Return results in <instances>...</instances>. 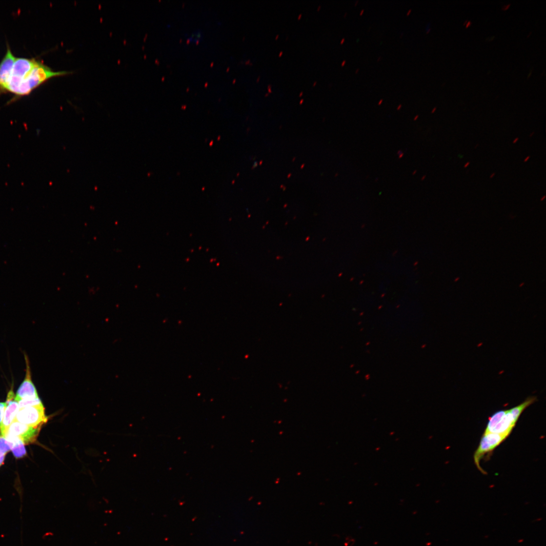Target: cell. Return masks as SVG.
Instances as JSON below:
<instances>
[{"instance_id":"1","label":"cell","mask_w":546,"mask_h":546,"mask_svg":"<svg viewBox=\"0 0 546 546\" xmlns=\"http://www.w3.org/2000/svg\"><path fill=\"white\" fill-rule=\"evenodd\" d=\"M69 74L53 71L34 59L16 58L8 46L0 63V94L8 92L18 97L27 95L49 79Z\"/></svg>"},{"instance_id":"2","label":"cell","mask_w":546,"mask_h":546,"mask_svg":"<svg viewBox=\"0 0 546 546\" xmlns=\"http://www.w3.org/2000/svg\"><path fill=\"white\" fill-rule=\"evenodd\" d=\"M517 421L511 409L498 411L489 418L484 434L493 433L508 437Z\"/></svg>"},{"instance_id":"3","label":"cell","mask_w":546,"mask_h":546,"mask_svg":"<svg viewBox=\"0 0 546 546\" xmlns=\"http://www.w3.org/2000/svg\"><path fill=\"white\" fill-rule=\"evenodd\" d=\"M14 421L33 427H39L47 422L48 417L45 414L44 406L41 404L20 409Z\"/></svg>"},{"instance_id":"4","label":"cell","mask_w":546,"mask_h":546,"mask_svg":"<svg viewBox=\"0 0 546 546\" xmlns=\"http://www.w3.org/2000/svg\"><path fill=\"white\" fill-rule=\"evenodd\" d=\"M507 437L499 434L488 433L484 434L480 445L474 455V460L476 465L482 472L485 473L481 467L480 461L485 454L493 451Z\"/></svg>"},{"instance_id":"5","label":"cell","mask_w":546,"mask_h":546,"mask_svg":"<svg viewBox=\"0 0 546 546\" xmlns=\"http://www.w3.org/2000/svg\"><path fill=\"white\" fill-rule=\"evenodd\" d=\"M41 426L33 427L13 421L8 428L4 437H16L20 439L24 445H29L36 441Z\"/></svg>"},{"instance_id":"6","label":"cell","mask_w":546,"mask_h":546,"mask_svg":"<svg viewBox=\"0 0 546 546\" xmlns=\"http://www.w3.org/2000/svg\"><path fill=\"white\" fill-rule=\"evenodd\" d=\"M26 370L24 379L20 386L16 395V400L19 402L22 400L36 399L39 397L37 389L33 382L30 361L26 354H24Z\"/></svg>"},{"instance_id":"7","label":"cell","mask_w":546,"mask_h":546,"mask_svg":"<svg viewBox=\"0 0 546 546\" xmlns=\"http://www.w3.org/2000/svg\"><path fill=\"white\" fill-rule=\"evenodd\" d=\"M15 398L16 395L14 393L13 387H12L7 395L6 401L5 402L6 407L3 421L0 425V435L3 437L20 409L19 402L16 400Z\"/></svg>"},{"instance_id":"8","label":"cell","mask_w":546,"mask_h":546,"mask_svg":"<svg viewBox=\"0 0 546 546\" xmlns=\"http://www.w3.org/2000/svg\"><path fill=\"white\" fill-rule=\"evenodd\" d=\"M4 438L11 443V450L16 458H21L26 455L24 444L20 439L11 436H5Z\"/></svg>"},{"instance_id":"9","label":"cell","mask_w":546,"mask_h":546,"mask_svg":"<svg viewBox=\"0 0 546 546\" xmlns=\"http://www.w3.org/2000/svg\"><path fill=\"white\" fill-rule=\"evenodd\" d=\"M20 408L32 407L43 404L39 398L33 399L22 400L19 402Z\"/></svg>"},{"instance_id":"10","label":"cell","mask_w":546,"mask_h":546,"mask_svg":"<svg viewBox=\"0 0 546 546\" xmlns=\"http://www.w3.org/2000/svg\"><path fill=\"white\" fill-rule=\"evenodd\" d=\"M11 450V443L0 435V451L7 454Z\"/></svg>"},{"instance_id":"11","label":"cell","mask_w":546,"mask_h":546,"mask_svg":"<svg viewBox=\"0 0 546 546\" xmlns=\"http://www.w3.org/2000/svg\"><path fill=\"white\" fill-rule=\"evenodd\" d=\"M202 33L200 30H196L192 32L187 38V40L190 43H195L199 42L202 39Z\"/></svg>"},{"instance_id":"12","label":"cell","mask_w":546,"mask_h":546,"mask_svg":"<svg viewBox=\"0 0 546 546\" xmlns=\"http://www.w3.org/2000/svg\"><path fill=\"white\" fill-rule=\"evenodd\" d=\"M6 407V402H0V425H1Z\"/></svg>"},{"instance_id":"13","label":"cell","mask_w":546,"mask_h":546,"mask_svg":"<svg viewBox=\"0 0 546 546\" xmlns=\"http://www.w3.org/2000/svg\"><path fill=\"white\" fill-rule=\"evenodd\" d=\"M5 455L6 454L0 451V466H1L4 463Z\"/></svg>"},{"instance_id":"14","label":"cell","mask_w":546,"mask_h":546,"mask_svg":"<svg viewBox=\"0 0 546 546\" xmlns=\"http://www.w3.org/2000/svg\"><path fill=\"white\" fill-rule=\"evenodd\" d=\"M519 139H519V137H517V138H515V139L514 140V141H513V144H515V143H517V142H519Z\"/></svg>"},{"instance_id":"15","label":"cell","mask_w":546,"mask_h":546,"mask_svg":"<svg viewBox=\"0 0 546 546\" xmlns=\"http://www.w3.org/2000/svg\"><path fill=\"white\" fill-rule=\"evenodd\" d=\"M510 6V4H508V5H505V6H503V7H502V9H503V10H506V9H507L508 8V7H509Z\"/></svg>"},{"instance_id":"16","label":"cell","mask_w":546,"mask_h":546,"mask_svg":"<svg viewBox=\"0 0 546 546\" xmlns=\"http://www.w3.org/2000/svg\"><path fill=\"white\" fill-rule=\"evenodd\" d=\"M470 164V162H466V163L465 164V166H464V167H465V168H466V167H468V166H469Z\"/></svg>"},{"instance_id":"17","label":"cell","mask_w":546,"mask_h":546,"mask_svg":"<svg viewBox=\"0 0 546 546\" xmlns=\"http://www.w3.org/2000/svg\"><path fill=\"white\" fill-rule=\"evenodd\" d=\"M403 153H404V152L402 150H399L397 152V154H398V156L401 155V154Z\"/></svg>"},{"instance_id":"18","label":"cell","mask_w":546,"mask_h":546,"mask_svg":"<svg viewBox=\"0 0 546 546\" xmlns=\"http://www.w3.org/2000/svg\"><path fill=\"white\" fill-rule=\"evenodd\" d=\"M437 109V108L436 107H435V108H433L432 109V111H431V114H433L434 113H435V112L436 111Z\"/></svg>"},{"instance_id":"19","label":"cell","mask_w":546,"mask_h":546,"mask_svg":"<svg viewBox=\"0 0 546 546\" xmlns=\"http://www.w3.org/2000/svg\"><path fill=\"white\" fill-rule=\"evenodd\" d=\"M530 156H528V157H526V159H525V160H524V162H527V161H528V160H529L530 159Z\"/></svg>"},{"instance_id":"20","label":"cell","mask_w":546,"mask_h":546,"mask_svg":"<svg viewBox=\"0 0 546 546\" xmlns=\"http://www.w3.org/2000/svg\"><path fill=\"white\" fill-rule=\"evenodd\" d=\"M495 174H496L495 173H492L491 175H490V176H489L490 179L493 178L495 177Z\"/></svg>"},{"instance_id":"21","label":"cell","mask_w":546,"mask_h":546,"mask_svg":"<svg viewBox=\"0 0 546 546\" xmlns=\"http://www.w3.org/2000/svg\"><path fill=\"white\" fill-rule=\"evenodd\" d=\"M404 153H402L401 155L399 156V159H401L404 157Z\"/></svg>"},{"instance_id":"22","label":"cell","mask_w":546,"mask_h":546,"mask_svg":"<svg viewBox=\"0 0 546 546\" xmlns=\"http://www.w3.org/2000/svg\"><path fill=\"white\" fill-rule=\"evenodd\" d=\"M419 117V115H417V116H415V117L414 118V119H413V120H414V121H417V120H418V119Z\"/></svg>"},{"instance_id":"23","label":"cell","mask_w":546,"mask_h":546,"mask_svg":"<svg viewBox=\"0 0 546 546\" xmlns=\"http://www.w3.org/2000/svg\"><path fill=\"white\" fill-rule=\"evenodd\" d=\"M383 101H384L383 100H380V101L379 102V103H378V105H381L382 104Z\"/></svg>"},{"instance_id":"24","label":"cell","mask_w":546,"mask_h":546,"mask_svg":"<svg viewBox=\"0 0 546 546\" xmlns=\"http://www.w3.org/2000/svg\"><path fill=\"white\" fill-rule=\"evenodd\" d=\"M412 11V9H410L407 13V16H409Z\"/></svg>"},{"instance_id":"25","label":"cell","mask_w":546,"mask_h":546,"mask_svg":"<svg viewBox=\"0 0 546 546\" xmlns=\"http://www.w3.org/2000/svg\"><path fill=\"white\" fill-rule=\"evenodd\" d=\"M402 104H400V105H399V106H398L397 107V110H400V109H401V108H402Z\"/></svg>"},{"instance_id":"26","label":"cell","mask_w":546,"mask_h":546,"mask_svg":"<svg viewBox=\"0 0 546 546\" xmlns=\"http://www.w3.org/2000/svg\"><path fill=\"white\" fill-rule=\"evenodd\" d=\"M471 23V22L470 21H468V23L466 25V27H468L469 25H470Z\"/></svg>"},{"instance_id":"27","label":"cell","mask_w":546,"mask_h":546,"mask_svg":"<svg viewBox=\"0 0 546 546\" xmlns=\"http://www.w3.org/2000/svg\"><path fill=\"white\" fill-rule=\"evenodd\" d=\"M426 175H424V176H423V177H422V178L421 179V180H422V181H424V180H425V178H426Z\"/></svg>"},{"instance_id":"28","label":"cell","mask_w":546,"mask_h":546,"mask_svg":"<svg viewBox=\"0 0 546 546\" xmlns=\"http://www.w3.org/2000/svg\"><path fill=\"white\" fill-rule=\"evenodd\" d=\"M534 134H535V132H532V133H531V134H530V135H529V137H532V136H533V135H534Z\"/></svg>"},{"instance_id":"29","label":"cell","mask_w":546,"mask_h":546,"mask_svg":"<svg viewBox=\"0 0 546 546\" xmlns=\"http://www.w3.org/2000/svg\"><path fill=\"white\" fill-rule=\"evenodd\" d=\"M364 12V9H362L361 10V11L360 12V16L362 15V14Z\"/></svg>"},{"instance_id":"30","label":"cell","mask_w":546,"mask_h":546,"mask_svg":"<svg viewBox=\"0 0 546 546\" xmlns=\"http://www.w3.org/2000/svg\"><path fill=\"white\" fill-rule=\"evenodd\" d=\"M417 170H415V171H414V172H413V173H412V175H415V174H416L417 173Z\"/></svg>"},{"instance_id":"31","label":"cell","mask_w":546,"mask_h":546,"mask_svg":"<svg viewBox=\"0 0 546 546\" xmlns=\"http://www.w3.org/2000/svg\"><path fill=\"white\" fill-rule=\"evenodd\" d=\"M545 198H546V197H545V196H544V197H543V198H542L541 199V201H544V200H545Z\"/></svg>"},{"instance_id":"32","label":"cell","mask_w":546,"mask_h":546,"mask_svg":"<svg viewBox=\"0 0 546 546\" xmlns=\"http://www.w3.org/2000/svg\"><path fill=\"white\" fill-rule=\"evenodd\" d=\"M381 59H382V57H380L379 58H378L377 61H380Z\"/></svg>"},{"instance_id":"33","label":"cell","mask_w":546,"mask_h":546,"mask_svg":"<svg viewBox=\"0 0 546 546\" xmlns=\"http://www.w3.org/2000/svg\"><path fill=\"white\" fill-rule=\"evenodd\" d=\"M359 68H357V69H356V74H357V73H358V72H359Z\"/></svg>"},{"instance_id":"34","label":"cell","mask_w":546,"mask_h":546,"mask_svg":"<svg viewBox=\"0 0 546 546\" xmlns=\"http://www.w3.org/2000/svg\"><path fill=\"white\" fill-rule=\"evenodd\" d=\"M358 2H359L358 0H357L356 2L355 3V6L357 5Z\"/></svg>"},{"instance_id":"35","label":"cell","mask_w":546,"mask_h":546,"mask_svg":"<svg viewBox=\"0 0 546 546\" xmlns=\"http://www.w3.org/2000/svg\"><path fill=\"white\" fill-rule=\"evenodd\" d=\"M479 144L476 145V146L474 147V148L475 149L477 148L479 146Z\"/></svg>"},{"instance_id":"36","label":"cell","mask_w":546,"mask_h":546,"mask_svg":"<svg viewBox=\"0 0 546 546\" xmlns=\"http://www.w3.org/2000/svg\"><path fill=\"white\" fill-rule=\"evenodd\" d=\"M345 61H343V63H342V65H343H343H344V64H345Z\"/></svg>"},{"instance_id":"37","label":"cell","mask_w":546,"mask_h":546,"mask_svg":"<svg viewBox=\"0 0 546 546\" xmlns=\"http://www.w3.org/2000/svg\"><path fill=\"white\" fill-rule=\"evenodd\" d=\"M344 39H343L342 40V41H341V43H343V42H344Z\"/></svg>"},{"instance_id":"38","label":"cell","mask_w":546,"mask_h":546,"mask_svg":"<svg viewBox=\"0 0 546 546\" xmlns=\"http://www.w3.org/2000/svg\"><path fill=\"white\" fill-rule=\"evenodd\" d=\"M378 180H379V179H378V178H376V179H375V181H377Z\"/></svg>"},{"instance_id":"39","label":"cell","mask_w":546,"mask_h":546,"mask_svg":"<svg viewBox=\"0 0 546 546\" xmlns=\"http://www.w3.org/2000/svg\"><path fill=\"white\" fill-rule=\"evenodd\" d=\"M403 34H404V33L402 32L401 35V37L403 35Z\"/></svg>"}]
</instances>
